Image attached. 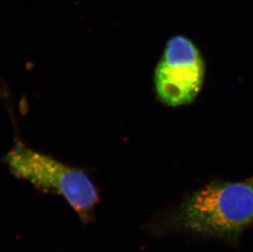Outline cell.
I'll return each mask as SVG.
<instances>
[{
	"mask_svg": "<svg viewBox=\"0 0 253 252\" xmlns=\"http://www.w3.org/2000/svg\"><path fill=\"white\" fill-rule=\"evenodd\" d=\"M5 161L12 174L47 193L64 198L82 221H88L98 193L84 172L18 143Z\"/></svg>",
	"mask_w": 253,
	"mask_h": 252,
	"instance_id": "7a4b0ae2",
	"label": "cell"
},
{
	"mask_svg": "<svg viewBox=\"0 0 253 252\" xmlns=\"http://www.w3.org/2000/svg\"><path fill=\"white\" fill-rule=\"evenodd\" d=\"M172 226L198 235L233 239L253 224V180L209 183L184 198Z\"/></svg>",
	"mask_w": 253,
	"mask_h": 252,
	"instance_id": "6da1fadb",
	"label": "cell"
},
{
	"mask_svg": "<svg viewBox=\"0 0 253 252\" xmlns=\"http://www.w3.org/2000/svg\"><path fill=\"white\" fill-rule=\"evenodd\" d=\"M203 78L204 66L196 46L183 36L172 38L156 68L158 98L171 107L188 104L200 92Z\"/></svg>",
	"mask_w": 253,
	"mask_h": 252,
	"instance_id": "3957f363",
	"label": "cell"
}]
</instances>
